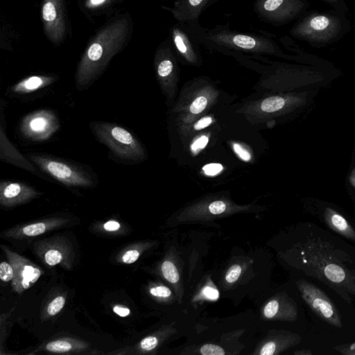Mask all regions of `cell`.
Instances as JSON below:
<instances>
[{"mask_svg": "<svg viewBox=\"0 0 355 355\" xmlns=\"http://www.w3.org/2000/svg\"><path fill=\"white\" fill-rule=\"evenodd\" d=\"M130 32V20L124 16L107 24L98 31L85 48L78 64L77 88L87 87L101 74L111 59L125 46Z\"/></svg>", "mask_w": 355, "mask_h": 355, "instance_id": "1", "label": "cell"}, {"mask_svg": "<svg viewBox=\"0 0 355 355\" xmlns=\"http://www.w3.org/2000/svg\"><path fill=\"white\" fill-rule=\"evenodd\" d=\"M347 15L333 8L306 12L291 27L289 33L311 47H326L336 43L350 31L351 22Z\"/></svg>", "mask_w": 355, "mask_h": 355, "instance_id": "2", "label": "cell"}, {"mask_svg": "<svg viewBox=\"0 0 355 355\" xmlns=\"http://www.w3.org/2000/svg\"><path fill=\"white\" fill-rule=\"evenodd\" d=\"M92 127L98 140L121 159H138L142 156L141 146L128 130L105 122H95Z\"/></svg>", "mask_w": 355, "mask_h": 355, "instance_id": "3", "label": "cell"}, {"mask_svg": "<svg viewBox=\"0 0 355 355\" xmlns=\"http://www.w3.org/2000/svg\"><path fill=\"white\" fill-rule=\"evenodd\" d=\"M207 39L217 45L236 50L284 55L272 40L259 35L216 29L209 31Z\"/></svg>", "mask_w": 355, "mask_h": 355, "instance_id": "4", "label": "cell"}, {"mask_svg": "<svg viewBox=\"0 0 355 355\" xmlns=\"http://www.w3.org/2000/svg\"><path fill=\"white\" fill-rule=\"evenodd\" d=\"M309 7V0H256L254 3L259 15L277 24L299 19Z\"/></svg>", "mask_w": 355, "mask_h": 355, "instance_id": "5", "label": "cell"}, {"mask_svg": "<svg viewBox=\"0 0 355 355\" xmlns=\"http://www.w3.org/2000/svg\"><path fill=\"white\" fill-rule=\"evenodd\" d=\"M31 159L41 169L64 184L74 187H90L93 184L88 173L71 164L41 155L31 156Z\"/></svg>", "mask_w": 355, "mask_h": 355, "instance_id": "6", "label": "cell"}, {"mask_svg": "<svg viewBox=\"0 0 355 355\" xmlns=\"http://www.w3.org/2000/svg\"><path fill=\"white\" fill-rule=\"evenodd\" d=\"M297 286L302 297L314 312L323 321L341 327L338 311L330 299L318 287L306 281H300Z\"/></svg>", "mask_w": 355, "mask_h": 355, "instance_id": "7", "label": "cell"}, {"mask_svg": "<svg viewBox=\"0 0 355 355\" xmlns=\"http://www.w3.org/2000/svg\"><path fill=\"white\" fill-rule=\"evenodd\" d=\"M41 17L44 32L54 44L62 42L67 33V15L64 0H43Z\"/></svg>", "mask_w": 355, "mask_h": 355, "instance_id": "8", "label": "cell"}, {"mask_svg": "<svg viewBox=\"0 0 355 355\" xmlns=\"http://www.w3.org/2000/svg\"><path fill=\"white\" fill-rule=\"evenodd\" d=\"M14 270L12 287L21 293L31 287L42 274V270L29 260L2 246Z\"/></svg>", "mask_w": 355, "mask_h": 355, "instance_id": "9", "label": "cell"}, {"mask_svg": "<svg viewBox=\"0 0 355 355\" xmlns=\"http://www.w3.org/2000/svg\"><path fill=\"white\" fill-rule=\"evenodd\" d=\"M58 127V121L53 113L40 110L27 115L23 119L21 130L29 139L44 141L51 137Z\"/></svg>", "mask_w": 355, "mask_h": 355, "instance_id": "10", "label": "cell"}, {"mask_svg": "<svg viewBox=\"0 0 355 355\" xmlns=\"http://www.w3.org/2000/svg\"><path fill=\"white\" fill-rule=\"evenodd\" d=\"M38 195L33 187L21 182H1L0 184V202L6 207L24 203Z\"/></svg>", "mask_w": 355, "mask_h": 355, "instance_id": "11", "label": "cell"}, {"mask_svg": "<svg viewBox=\"0 0 355 355\" xmlns=\"http://www.w3.org/2000/svg\"><path fill=\"white\" fill-rule=\"evenodd\" d=\"M209 0H178L169 10L177 20H196Z\"/></svg>", "mask_w": 355, "mask_h": 355, "instance_id": "12", "label": "cell"}, {"mask_svg": "<svg viewBox=\"0 0 355 355\" xmlns=\"http://www.w3.org/2000/svg\"><path fill=\"white\" fill-rule=\"evenodd\" d=\"M324 217L331 229L349 239L355 241V230L343 216L327 207L324 210Z\"/></svg>", "mask_w": 355, "mask_h": 355, "instance_id": "13", "label": "cell"}, {"mask_svg": "<svg viewBox=\"0 0 355 355\" xmlns=\"http://www.w3.org/2000/svg\"><path fill=\"white\" fill-rule=\"evenodd\" d=\"M171 37L174 46L180 55L189 62H195L197 55L187 35L182 29L173 27Z\"/></svg>", "mask_w": 355, "mask_h": 355, "instance_id": "14", "label": "cell"}, {"mask_svg": "<svg viewBox=\"0 0 355 355\" xmlns=\"http://www.w3.org/2000/svg\"><path fill=\"white\" fill-rule=\"evenodd\" d=\"M53 81L54 78L51 76L35 75L21 80L12 89L17 94L31 93L50 85Z\"/></svg>", "mask_w": 355, "mask_h": 355, "instance_id": "15", "label": "cell"}, {"mask_svg": "<svg viewBox=\"0 0 355 355\" xmlns=\"http://www.w3.org/2000/svg\"><path fill=\"white\" fill-rule=\"evenodd\" d=\"M285 100L281 96H272L264 99L261 109L265 112H274L280 110L285 105Z\"/></svg>", "mask_w": 355, "mask_h": 355, "instance_id": "16", "label": "cell"}, {"mask_svg": "<svg viewBox=\"0 0 355 355\" xmlns=\"http://www.w3.org/2000/svg\"><path fill=\"white\" fill-rule=\"evenodd\" d=\"M47 225L44 222L28 225L21 229V234L27 236H35L42 234L48 229Z\"/></svg>", "mask_w": 355, "mask_h": 355, "instance_id": "17", "label": "cell"}, {"mask_svg": "<svg viewBox=\"0 0 355 355\" xmlns=\"http://www.w3.org/2000/svg\"><path fill=\"white\" fill-rule=\"evenodd\" d=\"M73 349L71 343L64 340H58L49 343L46 345V349L49 352L56 353H64L71 351Z\"/></svg>", "mask_w": 355, "mask_h": 355, "instance_id": "18", "label": "cell"}, {"mask_svg": "<svg viewBox=\"0 0 355 355\" xmlns=\"http://www.w3.org/2000/svg\"><path fill=\"white\" fill-rule=\"evenodd\" d=\"M162 272L164 277L171 283H176L179 280V274L175 265L165 261L162 265Z\"/></svg>", "mask_w": 355, "mask_h": 355, "instance_id": "19", "label": "cell"}, {"mask_svg": "<svg viewBox=\"0 0 355 355\" xmlns=\"http://www.w3.org/2000/svg\"><path fill=\"white\" fill-rule=\"evenodd\" d=\"M343 269L337 266L330 265L325 268V274L331 281L339 282L345 277Z\"/></svg>", "mask_w": 355, "mask_h": 355, "instance_id": "20", "label": "cell"}, {"mask_svg": "<svg viewBox=\"0 0 355 355\" xmlns=\"http://www.w3.org/2000/svg\"><path fill=\"white\" fill-rule=\"evenodd\" d=\"M65 299L62 296H58L49 304L47 312L50 315L58 313L64 307Z\"/></svg>", "mask_w": 355, "mask_h": 355, "instance_id": "21", "label": "cell"}, {"mask_svg": "<svg viewBox=\"0 0 355 355\" xmlns=\"http://www.w3.org/2000/svg\"><path fill=\"white\" fill-rule=\"evenodd\" d=\"M14 270L10 263L6 261H2L0 263V279L5 282L12 279Z\"/></svg>", "mask_w": 355, "mask_h": 355, "instance_id": "22", "label": "cell"}, {"mask_svg": "<svg viewBox=\"0 0 355 355\" xmlns=\"http://www.w3.org/2000/svg\"><path fill=\"white\" fill-rule=\"evenodd\" d=\"M62 259V253L57 250H49L44 254L45 262L51 266L58 264Z\"/></svg>", "mask_w": 355, "mask_h": 355, "instance_id": "23", "label": "cell"}, {"mask_svg": "<svg viewBox=\"0 0 355 355\" xmlns=\"http://www.w3.org/2000/svg\"><path fill=\"white\" fill-rule=\"evenodd\" d=\"M207 105V99L203 96H200L196 98L190 105V112L194 114L202 112Z\"/></svg>", "mask_w": 355, "mask_h": 355, "instance_id": "24", "label": "cell"}, {"mask_svg": "<svg viewBox=\"0 0 355 355\" xmlns=\"http://www.w3.org/2000/svg\"><path fill=\"white\" fill-rule=\"evenodd\" d=\"M321 2H323L329 6H331L333 9L340 11L346 15L349 12V7L346 3L345 0H317Z\"/></svg>", "mask_w": 355, "mask_h": 355, "instance_id": "25", "label": "cell"}, {"mask_svg": "<svg viewBox=\"0 0 355 355\" xmlns=\"http://www.w3.org/2000/svg\"><path fill=\"white\" fill-rule=\"evenodd\" d=\"M200 353L202 355H223L225 351L218 345L207 344L201 347Z\"/></svg>", "mask_w": 355, "mask_h": 355, "instance_id": "26", "label": "cell"}, {"mask_svg": "<svg viewBox=\"0 0 355 355\" xmlns=\"http://www.w3.org/2000/svg\"><path fill=\"white\" fill-rule=\"evenodd\" d=\"M279 302L273 300L270 301L264 308L263 313L266 318H271L277 315L279 310Z\"/></svg>", "mask_w": 355, "mask_h": 355, "instance_id": "27", "label": "cell"}, {"mask_svg": "<svg viewBox=\"0 0 355 355\" xmlns=\"http://www.w3.org/2000/svg\"><path fill=\"white\" fill-rule=\"evenodd\" d=\"M241 272V268L239 265L232 266L227 271L225 279L229 283H233L237 280Z\"/></svg>", "mask_w": 355, "mask_h": 355, "instance_id": "28", "label": "cell"}, {"mask_svg": "<svg viewBox=\"0 0 355 355\" xmlns=\"http://www.w3.org/2000/svg\"><path fill=\"white\" fill-rule=\"evenodd\" d=\"M157 343L158 340L155 337L148 336L141 341L140 346L143 349L149 351L154 349Z\"/></svg>", "mask_w": 355, "mask_h": 355, "instance_id": "29", "label": "cell"}, {"mask_svg": "<svg viewBox=\"0 0 355 355\" xmlns=\"http://www.w3.org/2000/svg\"><path fill=\"white\" fill-rule=\"evenodd\" d=\"M202 170L207 175H215L223 170V166L218 163H211L205 165Z\"/></svg>", "mask_w": 355, "mask_h": 355, "instance_id": "30", "label": "cell"}, {"mask_svg": "<svg viewBox=\"0 0 355 355\" xmlns=\"http://www.w3.org/2000/svg\"><path fill=\"white\" fill-rule=\"evenodd\" d=\"M150 293L154 296L162 297H167L171 294L170 289L163 286L150 288Z\"/></svg>", "mask_w": 355, "mask_h": 355, "instance_id": "31", "label": "cell"}, {"mask_svg": "<svg viewBox=\"0 0 355 355\" xmlns=\"http://www.w3.org/2000/svg\"><path fill=\"white\" fill-rule=\"evenodd\" d=\"M225 203L220 200L214 201L209 206V210L213 214H221L225 211Z\"/></svg>", "mask_w": 355, "mask_h": 355, "instance_id": "32", "label": "cell"}, {"mask_svg": "<svg viewBox=\"0 0 355 355\" xmlns=\"http://www.w3.org/2000/svg\"><path fill=\"white\" fill-rule=\"evenodd\" d=\"M139 257V252L136 250L127 251L122 257V261L125 263H132L135 262Z\"/></svg>", "mask_w": 355, "mask_h": 355, "instance_id": "33", "label": "cell"}, {"mask_svg": "<svg viewBox=\"0 0 355 355\" xmlns=\"http://www.w3.org/2000/svg\"><path fill=\"white\" fill-rule=\"evenodd\" d=\"M111 0H85V6L88 9H97L109 3Z\"/></svg>", "mask_w": 355, "mask_h": 355, "instance_id": "34", "label": "cell"}, {"mask_svg": "<svg viewBox=\"0 0 355 355\" xmlns=\"http://www.w3.org/2000/svg\"><path fill=\"white\" fill-rule=\"evenodd\" d=\"M233 148L235 153L239 156V157L244 161H250L251 159V155L245 149L243 148L239 144L234 143L233 144Z\"/></svg>", "mask_w": 355, "mask_h": 355, "instance_id": "35", "label": "cell"}, {"mask_svg": "<svg viewBox=\"0 0 355 355\" xmlns=\"http://www.w3.org/2000/svg\"><path fill=\"white\" fill-rule=\"evenodd\" d=\"M209 138L206 135L201 136L197 139L191 145V150L197 151L204 148L208 144Z\"/></svg>", "mask_w": 355, "mask_h": 355, "instance_id": "36", "label": "cell"}, {"mask_svg": "<svg viewBox=\"0 0 355 355\" xmlns=\"http://www.w3.org/2000/svg\"><path fill=\"white\" fill-rule=\"evenodd\" d=\"M202 294L208 299L215 300L219 297V293L216 288L210 286H205L202 289Z\"/></svg>", "mask_w": 355, "mask_h": 355, "instance_id": "37", "label": "cell"}, {"mask_svg": "<svg viewBox=\"0 0 355 355\" xmlns=\"http://www.w3.org/2000/svg\"><path fill=\"white\" fill-rule=\"evenodd\" d=\"M212 122V119L210 116H205L198 120L193 125L194 128L197 130L203 129L209 126Z\"/></svg>", "mask_w": 355, "mask_h": 355, "instance_id": "38", "label": "cell"}, {"mask_svg": "<svg viewBox=\"0 0 355 355\" xmlns=\"http://www.w3.org/2000/svg\"><path fill=\"white\" fill-rule=\"evenodd\" d=\"M336 350L343 354L355 355V343L349 345L336 347Z\"/></svg>", "mask_w": 355, "mask_h": 355, "instance_id": "39", "label": "cell"}, {"mask_svg": "<svg viewBox=\"0 0 355 355\" xmlns=\"http://www.w3.org/2000/svg\"><path fill=\"white\" fill-rule=\"evenodd\" d=\"M276 350V344L274 342H269L266 343L261 349L260 354L261 355H272Z\"/></svg>", "mask_w": 355, "mask_h": 355, "instance_id": "40", "label": "cell"}, {"mask_svg": "<svg viewBox=\"0 0 355 355\" xmlns=\"http://www.w3.org/2000/svg\"><path fill=\"white\" fill-rule=\"evenodd\" d=\"M113 311L121 317L128 316L130 313V311L128 308L119 305H116L113 307Z\"/></svg>", "mask_w": 355, "mask_h": 355, "instance_id": "41", "label": "cell"}, {"mask_svg": "<svg viewBox=\"0 0 355 355\" xmlns=\"http://www.w3.org/2000/svg\"><path fill=\"white\" fill-rule=\"evenodd\" d=\"M104 229L108 232H113L120 228V224L117 221L109 220L104 224Z\"/></svg>", "mask_w": 355, "mask_h": 355, "instance_id": "42", "label": "cell"}, {"mask_svg": "<svg viewBox=\"0 0 355 355\" xmlns=\"http://www.w3.org/2000/svg\"><path fill=\"white\" fill-rule=\"evenodd\" d=\"M349 182L354 187H355V168L352 170L349 175Z\"/></svg>", "mask_w": 355, "mask_h": 355, "instance_id": "43", "label": "cell"}, {"mask_svg": "<svg viewBox=\"0 0 355 355\" xmlns=\"http://www.w3.org/2000/svg\"><path fill=\"white\" fill-rule=\"evenodd\" d=\"M295 354H303V355H310V354H312V352L309 350H305V351H302V352H295Z\"/></svg>", "mask_w": 355, "mask_h": 355, "instance_id": "44", "label": "cell"}, {"mask_svg": "<svg viewBox=\"0 0 355 355\" xmlns=\"http://www.w3.org/2000/svg\"><path fill=\"white\" fill-rule=\"evenodd\" d=\"M213 1V0H209V1Z\"/></svg>", "mask_w": 355, "mask_h": 355, "instance_id": "45", "label": "cell"}]
</instances>
